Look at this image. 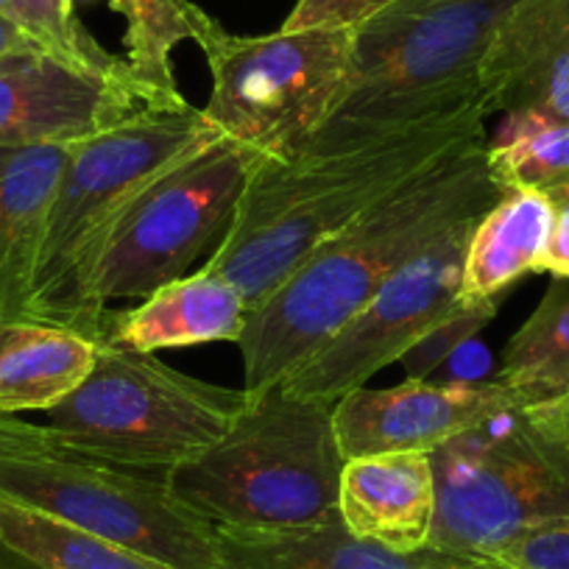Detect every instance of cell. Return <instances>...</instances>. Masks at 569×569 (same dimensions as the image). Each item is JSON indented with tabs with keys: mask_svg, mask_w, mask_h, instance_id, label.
I'll use <instances>...</instances> for the list:
<instances>
[{
	"mask_svg": "<svg viewBox=\"0 0 569 569\" xmlns=\"http://www.w3.org/2000/svg\"><path fill=\"white\" fill-rule=\"evenodd\" d=\"M249 305L221 273L201 268L162 284L137 308L107 310V338L134 352L238 341Z\"/></svg>",
	"mask_w": 569,
	"mask_h": 569,
	"instance_id": "cell-17",
	"label": "cell"
},
{
	"mask_svg": "<svg viewBox=\"0 0 569 569\" xmlns=\"http://www.w3.org/2000/svg\"><path fill=\"white\" fill-rule=\"evenodd\" d=\"M489 349L478 341V338H469L467 343L456 349L445 363L439 366L436 375L445 371V380L436 382H450V386H475V382H486V371H489ZM433 375V377H436ZM430 377V380H433Z\"/></svg>",
	"mask_w": 569,
	"mask_h": 569,
	"instance_id": "cell-29",
	"label": "cell"
},
{
	"mask_svg": "<svg viewBox=\"0 0 569 569\" xmlns=\"http://www.w3.org/2000/svg\"><path fill=\"white\" fill-rule=\"evenodd\" d=\"M142 112H179L131 68L92 70L42 48L0 59V151L84 142Z\"/></svg>",
	"mask_w": 569,
	"mask_h": 569,
	"instance_id": "cell-12",
	"label": "cell"
},
{
	"mask_svg": "<svg viewBox=\"0 0 569 569\" xmlns=\"http://www.w3.org/2000/svg\"><path fill=\"white\" fill-rule=\"evenodd\" d=\"M436 517L427 547L491 558L541 525L569 519V441L511 408L430 452Z\"/></svg>",
	"mask_w": 569,
	"mask_h": 569,
	"instance_id": "cell-8",
	"label": "cell"
},
{
	"mask_svg": "<svg viewBox=\"0 0 569 569\" xmlns=\"http://www.w3.org/2000/svg\"><path fill=\"white\" fill-rule=\"evenodd\" d=\"M486 114L569 120V0H525L500 26L478 73Z\"/></svg>",
	"mask_w": 569,
	"mask_h": 569,
	"instance_id": "cell-14",
	"label": "cell"
},
{
	"mask_svg": "<svg viewBox=\"0 0 569 569\" xmlns=\"http://www.w3.org/2000/svg\"><path fill=\"white\" fill-rule=\"evenodd\" d=\"M497 316V299H469L461 302L445 316L436 327L425 332L413 347L399 360L408 375V380H430L439 371V366L456 352L469 338H478L486 325H491Z\"/></svg>",
	"mask_w": 569,
	"mask_h": 569,
	"instance_id": "cell-26",
	"label": "cell"
},
{
	"mask_svg": "<svg viewBox=\"0 0 569 569\" xmlns=\"http://www.w3.org/2000/svg\"><path fill=\"white\" fill-rule=\"evenodd\" d=\"M461 561L430 547L393 552L352 536L343 519L284 530L216 525V569H452Z\"/></svg>",
	"mask_w": 569,
	"mask_h": 569,
	"instance_id": "cell-18",
	"label": "cell"
},
{
	"mask_svg": "<svg viewBox=\"0 0 569 569\" xmlns=\"http://www.w3.org/2000/svg\"><path fill=\"white\" fill-rule=\"evenodd\" d=\"M26 48H40L23 29L12 23V20L0 18V59L9 57L14 51H26Z\"/></svg>",
	"mask_w": 569,
	"mask_h": 569,
	"instance_id": "cell-32",
	"label": "cell"
},
{
	"mask_svg": "<svg viewBox=\"0 0 569 569\" xmlns=\"http://www.w3.org/2000/svg\"><path fill=\"white\" fill-rule=\"evenodd\" d=\"M489 140L456 151L327 240L249 313L234 343L249 397L277 388L330 341L413 257L480 221L506 188L486 157Z\"/></svg>",
	"mask_w": 569,
	"mask_h": 569,
	"instance_id": "cell-1",
	"label": "cell"
},
{
	"mask_svg": "<svg viewBox=\"0 0 569 569\" xmlns=\"http://www.w3.org/2000/svg\"><path fill=\"white\" fill-rule=\"evenodd\" d=\"M502 569H506V567H502Z\"/></svg>",
	"mask_w": 569,
	"mask_h": 569,
	"instance_id": "cell-37",
	"label": "cell"
},
{
	"mask_svg": "<svg viewBox=\"0 0 569 569\" xmlns=\"http://www.w3.org/2000/svg\"><path fill=\"white\" fill-rule=\"evenodd\" d=\"M223 140L196 107L142 112L79 142L48 210L31 321L107 341L96 277L131 207L162 177Z\"/></svg>",
	"mask_w": 569,
	"mask_h": 569,
	"instance_id": "cell-3",
	"label": "cell"
},
{
	"mask_svg": "<svg viewBox=\"0 0 569 569\" xmlns=\"http://www.w3.org/2000/svg\"><path fill=\"white\" fill-rule=\"evenodd\" d=\"M495 380L519 408L556 402L569 393V279H556L539 308L506 343Z\"/></svg>",
	"mask_w": 569,
	"mask_h": 569,
	"instance_id": "cell-21",
	"label": "cell"
},
{
	"mask_svg": "<svg viewBox=\"0 0 569 569\" xmlns=\"http://www.w3.org/2000/svg\"><path fill=\"white\" fill-rule=\"evenodd\" d=\"M506 569H569V519L541 525L491 556Z\"/></svg>",
	"mask_w": 569,
	"mask_h": 569,
	"instance_id": "cell-27",
	"label": "cell"
},
{
	"mask_svg": "<svg viewBox=\"0 0 569 569\" xmlns=\"http://www.w3.org/2000/svg\"><path fill=\"white\" fill-rule=\"evenodd\" d=\"M552 218L556 207L545 190H506L469 234L461 297L497 299L525 273L541 271Z\"/></svg>",
	"mask_w": 569,
	"mask_h": 569,
	"instance_id": "cell-19",
	"label": "cell"
},
{
	"mask_svg": "<svg viewBox=\"0 0 569 569\" xmlns=\"http://www.w3.org/2000/svg\"><path fill=\"white\" fill-rule=\"evenodd\" d=\"M556 207L550 238L541 254V271H550L556 279H569V201Z\"/></svg>",
	"mask_w": 569,
	"mask_h": 569,
	"instance_id": "cell-30",
	"label": "cell"
},
{
	"mask_svg": "<svg viewBox=\"0 0 569 569\" xmlns=\"http://www.w3.org/2000/svg\"><path fill=\"white\" fill-rule=\"evenodd\" d=\"M480 101L330 151L268 157L246 188L210 271L260 308L316 249L445 157L489 140Z\"/></svg>",
	"mask_w": 569,
	"mask_h": 569,
	"instance_id": "cell-2",
	"label": "cell"
},
{
	"mask_svg": "<svg viewBox=\"0 0 569 569\" xmlns=\"http://www.w3.org/2000/svg\"><path fill=\"white\" fill-rule=\"evenodd\" d=\"M452 569H502V567L497 561H491V558H463V561L456 563Z\"/></svg>",
	"mask_w": 569,
	"mask_h": 569,
	"instance_id": "cell-34",
	"label": "cell"
},
{
	"mask_svg": "<svg viewBox=\"0 0 569 569\" xmlns=\"http://www.w3.org/2000/svg\"><path fill=\"white\" fill-rule=\"evenodd\" d=\"M76 0H0V18L12 20L42 51L92 70L126 68L123 57L103 51L96 37L76 20Z\"/></svg>",
	"mask_w": 569,
	"mask_h": 569,
	"instance_id": "cell-25",
	"label": "cell"
},
{
	"mask_svg": "<svg viewBox=\"0 0 569 569\" xmlns=\"http://www.w3.org/2000/svg\"><path fill=\"white\" fill-rule=\"evenodd\" d=\"M0 500L134 550L168 569H216V525L166 478L70 456L46 425L0 413Z\"/></svg>",
	"mask_w": 569,
	"mask_h": 569,
	"instance_id": "cell-7",
	"label": "cell"
},
{
	"mask_svg": "<svg viewBox=\"0 0 569 569\" xmlns=\"http://www.w3.org/2000/svg\"><path fill=\"white\" fill-rule=\"evenodd\" d=\"M0 545L42 569H168L134 550L0 500Z\"/></svg>",
	"mask_w": 569,
	"mask_h": 569,
	"instance_id": "cell-23",
	"label": "cell"
},
{
	"mask_svg": "<svg viewBox=\"0 0 569 569\" xmlns=\"http://www.w3.org/2000/svg\"><path fill=\"white\" fill-rule=\"evenodd\" d=\"M489 168L506 190H547L569 177V120L517 112L486 146Z\"/></svg>",
	"mask_w": 569,
	"mask_h": 569,
	"instance_id": "cell-24",
	"label": "cell"
},
{
	"mask_svg": "<svg viewBox=\"0 0 569 569\" xmlns=\"http://www.w3.org/2000/svg\"><path fill=\"white\" fill-rule=\"evenodd\" d=\"M96 349L76 332L26 325L0 352V413H46L68 399L96 366Z\"/></svg>",
	"mask_w": 569,
	"mask_h": 569,
	"instance_id": "cell-20",
	"label": "cell"
},
{
	"mask_svg": "<svg viewBox=\"0 0 569 569\" xmlns=\"http://www.w3.org/2000/svg\"><path fill=\"white\" fill-rule=\"evenodd\" d=\"M79 142L0 151V327L34 325L48 210Z\"/></svg>",
	"mask_w": 569,
	"mask_h": 569,
	"instance_id": "cell-15",
	"label": "cell"
},
{
	"mask_svg": "<svg viewBox=\"0 0 569 569\" xmlns=\"http://www.w3.org/2000/svg\"><path fill=\"white\" fill-rule=\"evenodd\" d=\"M26 325H9V327H0V352L9 347V343L14 341V338L20 336V330H23Z\"/></svg>",
	"mask_w": 569,
	"mask_h": 569,
	"instance_id": "cell-36",
	"label": "cell"
},
{
	"mask_svg": "<svg viewBox=\"0 0 569 569\" xmlns=\"http://www.w3.org/2000/svg\"><path fill=\"white\" fill-rule=\"evenodd\" d=\"M391 3L397 0H297L293 12L284 18L282 31L360 29Z\"/></svg>",
	"mask_w": 569,
	"mask_h": 569,
	"instance_id": "cell-28",
	"label": "cell"
},
{
	"mask_svg": "<svg viewBox=\"0 0 569 569\" xmlns=\"http://www.w3.org/2000/svg\"><path fill=\"white\" fill-rule=\"evenodd\" d=\"M545 193L550 196L552 204H561V201H569V177L563 179V182H558V184H552V188H547Z\"/></svg>",
	"mask_w": 569,
	"mask_h": 569,
	"instance_id": "cell-35",
	"label": "cell"
},
{
	"mask_svg": "<svg viewBox=\"0 0 569 569\" xmlns=\"http://www.w3.org/2000/svg\"><path fill=\"white\" fill-rule=\"evenodd\" d=\"M525 0H397L355 29L347 98L308 151H330L478 101V73Z\"/></svg>",
	"mask_w": 569,
	"mask_h": 569,
	"instance_id": "cell-5",
	"label": "cell"
},
{
	"mask_svg": "<svg viewBox=\"0 0 569 569\" xmlns=\"http://www.w3.org/2000/svg\"><path fill=\"white\" fill-rule=\"evenodd\" d=\"M266 160V151L223 137L146 190L103 254L98 302L107 308L114 299H146L188 277L196 260L216 254Z\"/></svg>",
	"mask_w": 569,
	"mask_h": 569,
	"instance_id": "cell-10",
	"label": "cell"
},
{
	"mask_svg": "<svg viewBox=\"0 0 569 569\" xmlns=\"http://www.w3.org/2000/svg\"><path fill=\"white\" fill-rule=\"evenodd\" d=\"M199 48L212 76L204 118L277 160L308 151L352 84L355 29L238 37L216 20Z\"/></svg>",
	"mask_w": 569,
	"mask_h": 569,
	"instance_id": "cell-9",
	"label": "cell"
},
{
	"mask_svg": "<svg viewBox=\"0 0 569 569\" xmlns=\"http://www.w3.org/2000/svg\"><path fill=\"white\" fill-rule=\"evenodd\" d=\"M519 408L506 386L491 377L475 386L405 380L393 388H355L332 405L343 461L386 452H433L452 439Z\"/></svg>",
	"mask_w": 569,
	"mask_h": 569,
	"instance_id": "cell-13",
	"label": "cell"
},
{
	"mask_svg": "<svg viewBox=\"0 0 569 569\" xmlns=\"http://www.w3.org/2000/svg\"><path fill=\"white\" fill-rule=\"evenodd\" d=\"M475 223L458 227L393 273L330 341L279 382V391L336 405L349 391L363 388L377 371L402 360L461 302L463 257Z\"/></svg>",
	"mask_w": 569,
	"mask_h": 569,
	"instance_id": "cell-11",
	"label": "cell"
},
{
	"mask_svg": "<svg viewBox=\"0 0 569 569\" xmlns=\"http://www.w3.org/2000/svg\"><path fill=\"white\" fill-rule=\"evenodd\" d=\"M338 508L349 533L393 552L427 547L436 517L430 452L352 458L341 469Z\"/></svg>",
	"mask_w": 569,
	"mask_h": 569,
	"instance_id": "cell-16",
	"label": "cell"
},
{
	"mask_svg": "<svg viewBox=\"0 0 569 569\" xmlns=\"http://www.w3.org/2000/svg\"><path fill=\"white\" fill-rule=\"evenodd\" d=\"M109 7L126 20V64L146 87L157 92L171 109L190 103L177 87L171 53L179 42H204L216 20L193 0H109Z\"/></svg>",
	"mask_w": 569,
	"mask_h": 569,
	"instance_id": "cell-22",
	"label": "cell"
},
{
	"mask_svg": "<svg viewBox=\"0 0 569 569\" xmlns=\"http://www.w3.org/2000/svg\"><path fill=\"white\" fill-rule=\"evenodd\" d=\"M0 569H42V567L31 561V558L14 552L12 547L0 545Z\"/></svg>",
	"mask_w": 569,
	"mask_h": 569,
	"instance_id": "cell-33",
	"label": "cell"
},
{
	"mask_svg": "<svg viewBox=\"0 0 569 569\" xmlns=\"http://www.w3.org/2000/svg\"><path fill=\"white\" fill-rule=\"evenodd\" d=\"M246 405L243 388L212 386L107 338L87 380L46 410V430L70 456L168 478L221 441Z\"/></svg>",
	"mask_w": 569,
	"mask_h": 569,
	"instance_id": "cell-6",
	"label": "cell"
},
{
	"mask_svg": "<svg viewBox=\"0 0 569 569\" xmlns=\"http://www.w3.org/2000/svg\"><path fill=\"white\" fill-rule=\"evenodd\" d=\"M343 463L332 405L271 388L249 397L229 433L166 480L184 506L212 525L316 528L341 522Z\"/></svg>",
	"mask_w": 569,
	"mask_h": 569,
	"instance_id": "cell-4",
	"label": "cell"
},
{
	"mask_svg": "<svg viewBox=\"0 0 569 569\" xmlns=\"http://www.w3.org/2000/svg\"><path fill=\"white\" fill-rule=\"evenodd\" d=\"M525 410H528V416L536 421V425L550 430V433L558 436V439L569 441V393L567 397L556 399V402L536 405V408H525Z\"/></svg>",
	"mask_w": 569,
	"mask_h": 569,
	"instance_id": "cell-31",
	"label": "cell"
}]
</instances>
